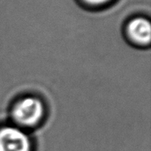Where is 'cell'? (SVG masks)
I'll return each mask as SVG.
<instances>
[{
	"mask_svg": "<svg viewBox=\"0 0 151 151\" xmlns=\"http://www.w3.org/2000/svg\"><path fill=\"white\" fill-rule=\"evenodd\" d=\"M83 2H85L86 4H89V5H95V6H98V5H103L109 2H111V0H82Z\"/></svg>",
	"mask_w": 151,
	"mask_h": 151,
	"instance_id": "4",
	"label": "cell"
},
{
	"mask_svg": "<svg viewBox=\"0 0 151 151\" xmlns=\"http://www.w3.org/2000/svg\"><path fill=\"white\" fill-rule=\"evenodd\" d=\"M28 132L11 124L0 126V151H33Z\"/></svg>",
	"mask_w": 151,
	"mask_h": 151,
	"instance_id": "2",
	"label": "cell"
},
{
	"mask_svg": "<svg viewBox=\"0 0 151 151\" xmlns=\"http://www.w3.org/2000/svg\"><path fill=\"white\" fill-rule=\"evenodd\" d=\"M44 102L35 96H25L19 98L10 111L12 124L28 132L37 128L45 119Z\"/></svg>",
	"mask_w": 151,
	"mask_h": 151,
	"instance_id": "1",
	"label": "cell"
},
{
	"mask_svg": "<svg viewBox=\"0 0 151 151\" xmlns=\"http://www.w3.org/2000/svg\"><path fill=\"white\" fill-rule=\"evenodd\" d=\"M127 34L130 40L141 46H147L151 41V25L143 17L131 19L127 26Z\"/></svg>",
	"mask_w": 151,
	"mask_h": 151,
	"instance_id": "3",
	"label": "cell"
}]
</instances>
